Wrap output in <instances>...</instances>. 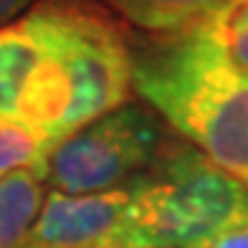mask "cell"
I'll return each mask as SVG.
<instances>
[{
	"mask_svg": "<svg viewBox=\"0 0 248 248\" xmlns=\"http://www.w3.org/2000/svg\"><path fill=\"white\" fill-rule=\"evenodd\" d=\"M53 150L36 134L20 127H0V177L18 170H38L46 177V162Z\"/></svg>",
	"mask_w": 248,
	"mask_h": 248,
	"instance_id": "ba28073f",
	"label": "cell"
},
{
	"mask_svg": "<svg viewBox=\"0 0 248 248\" xmlns=\"http://www.w3.org/2000/svg\"><path fill=\"white\" fill-rule=\"evenodd\" d=\"M129 185L134 248H208L248 225V187L187 142Z\"/></svg>",
	"mask_w": 248,
	"mask_h": 248,
	"instance_id": "3957f363",
	"label": "cell"
},
{
	"mask_svg": "<svg viewBox=\"0 0 248 248\" xmlns=\"http://www.w3.org/2000/svg\"><path fill=\"white\" fill-rule=\"evenodd\" d=\"M38 0H0V28L13 23L16 18H20L31 5H36Z\"/></svg>",
	"mask_w": 248,
	"mask_h": 248,
	"instance_id": "30bf717a",
	"label": "cell"
},
{
	"mask_svg": "<svg viewBox=\"0 0 248 248\" xmlns=\"http://www.w3.org/2000/svg\"><path fill=\"white\" fill-rule=\"evenodd\" d=\"M147 36H172L218 20L235 0H96Z\"/></svg>",
	"mask_w": 248,
	"mask_h": 248,
	"instance_id": "8992f818",
	"label": "cell"
},
{
	"mask_svg": "<svg viewBox=\"0 0 248 248\" xmlns=\"http://www.w3.org/2000/svg\"><path fill=\"white\" fill-rule=\"evenodd\" d=\"M132 92L129 38L96 0H38L0 28V127L56 150Z\"/></svg>",
	"mask_w": 248,
	"mask_h": 248,
	"instance_id": "6da1fadb",
	"label": "cell"
},
{
	"mask_svg": "<svg viewBox=\"0 0 248 248\" xmlns=\"http://www.w3.org/2000/svg\"><path fill=\"white\" fill-rule=\"evenodd\" d=\"M218 20L172 36H127L132 89L187 144L248 187V74L231 61Z\"/></svg>",
	"mask_w": 248,
	"mask_h": 248,
	"instance_id": "7a4b0ae2",
	"label": "cell"
},
{
	"mask_svg": "<svg viewBox=\"0 0 248 248\" xmlns=\"http://www.w3.org/2000/svg\"><path fill=\"white\" fill-rule=\"evenodd\" d=\"M208 248H248V225L241 231H235L231 235H223L220 241L210 243Z\"/></svg>",
	"mask_w": 248,
	"mask_h": 248,
	"instance_id": "8fae6325",
	"label": "cell"
},
{
	"mask_svg": "<svg viewBox=\"0 0 248 248\" xmlns=\"http://www.w3.org/2000/svg\"><path fill=\"white\" fill-rule=\"evenodd\" d=\"M46 177L38 170H18L0 177V248H20L43 208Z\"/></svg>",
	"mask_w": 248,
	"mask_h": 248,
	"instance_id": "52a82bcc",
	"label": "cell"
},
{
	"mask_svg": "<svg viewBox=\"0 0 248 248\" xmlns=\"http://www.w3.org/2000/svg\"><path fill=\"white\" fill-rule=\"evenodd\" d=\"M170 142L147 104H122L94 119L48 155L46 185L63 195H92L129 185Z\"/></svg>",
	"mask_w": 248,
	"mask_h": 248,
	"instance_id": "277c9868",
	"label": "cell"
},
{
	"mask_svg": "<svg viewBox=\"0 0 248 248\" xmlns=\"http://www.w3.org/2000/svg\"><path fill=\"white\" fill-rule=\"evenodd\" d=\"M231 61L248 74V0H235L218 20Z\"/></svg>",
	"mask_w": 248,
	"mask_h": 248,
	"instance_id": "9c48e42d",
	"label": "cell"
},
{
	"mask_svg": "<svg viewBox=\"0 0 248 248\" xmlns=\"http://www.w3.org/2000/svg\"><path fill=\"white\" fill-rule=\"evenodd\" d=\"M28 241L46 248H134L132 185L92 195L51 190Z\"/></svg>",
	"mask_w": 248,
	"mask_h": 248,
	"instance_id": "5b68a950",
	"label": "cell"
},
{
	"mask_svg": "<svg viewBox=\"0 0 248 248\" xmlns=\"http://www.w3.org/2000/svg\"><path fill=\"white\" fill-rule=\"evenodd\" d=\"M20 248H46V246H38V243H31V241H28V243H23Z\"/></svg>",
	"mask_w": 248,
	"mask_h": 248,
	"instance_id": "7c38bea8",
	"label": "cell"
}]
</instances>
